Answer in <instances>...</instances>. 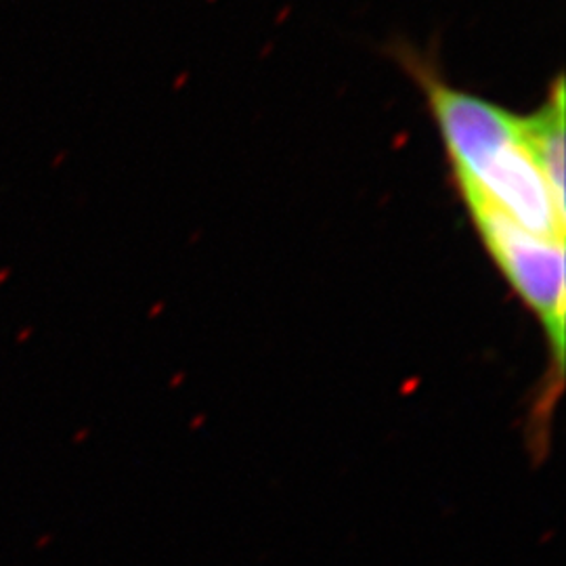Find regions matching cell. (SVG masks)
<instances>
[{
  "mask_svg": "<svg viewBox=\"0 0 566 566\" xmlns=\"http://www.w3.org/2000/svg\"><path fill=\"white\" fill-rule=\"evenodd\" d=\"M424 86L462 198L485 202L528 233L565 240V203L533 163L518 116L432 76Z\"/></svg>",
  "mask_w": 566,
  "mask_h": 566,
  "instance_id": "cell-1",
  "label": "cell"
},
{
  "mask_svg": "<svg viewBox=\"0 0 566 566\" xmlns=\"http://www.w3.org/2000/svg\"><path fill=\"white\" fill-rule=\"evenodd\" d=\"M486 254L544 332L549 374L563 380L566 357L565 240H547L512 223L476 198H465Z\"/></svg>",
  "mask_w": 566,
  "mask_h": 566,
  "instance_id": "cell-2",
  "label": "cell"
},
{
  "mask_svg": "<svg viewBox=\"0 0 566 566\" xmlns=\"http://www.w3.org/2000/svg\"><path fill=\"white\" fill-rule=\"evenodd\" d=\"M521 135L533 163L542 170L554 198L565 203V84L563 76L537 112L518 116Z\"/></svg>",
  "mask_w": 566,
  "mask_h": 566,
  "instance_id": "cell-3",
  "label": "cell"
}]
</instances>
